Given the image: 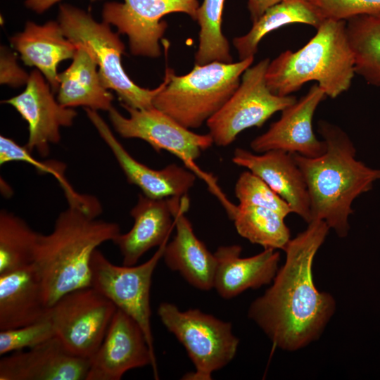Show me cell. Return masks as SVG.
<instances>
[{
    "mask_svg": "<svg viewBox=\"0 0 380 380\" xmlns=\"http://www.w3.org/2000/svg\"><path fill=\"white\" fill-rule=\"evenodd\" d=\"M225 0H203L197 13L200 27L198 46L194 56L195 65L213 61L233 62L227 39L222 31Z\"/></svg>",
    "mask_w": 380,
    "mask_h": 380,
    "instance_id": "f1b7e54d",
    "label": "cell"
},
{
    "mask_svg": "<svg viewBox=\"0 0 380 380\" xmlns=\"http://www.w3.org/2000/svg\"><path fill=\"white\" fill-rule=\"evenodd\" d=\"M56 336L48 314L44 319L31 324L0 331V355L29 349Z\"/></svg>",
    "mask_w": 380,
    "mask_h": 380,
    "instance_id": "4dcf8cb0",
    "label": "cell"
},
{
    "mask_svg": "<svg viewBox=\"0 0 380 380\" xmlns=\"http://www.w3.org/2000/svg\"><path fill=\"white\" fill-rule=\"evenodd\" d=\"M9 40L23 63L37 68L53 92L58 91V65L63 61L72 59L77 50V46L64 36L58 21L50 20L43 25L27 21L23 31Z\"/></svg>",
    "mask_w": 380,
    "mask_h": 380,
    "instance_id": "44dd1931",
    "label": "cell"
},
{
    "mask_svg": "<svg viewBox=\"0 0 380 380\" xmlns=\"http://www.w3.org/2000/svg\"><path fill=\"white\" fill-rule=\"evenodd\" d=\"M70 65L58 74L57 101L64 107L108 111L113 95L103 84L91 51L78 44Z\"/></svg>",
    "mask_w": 380,
    "mask_h": 380,
    "instance_id": "cb8c5ba5",
    "label": "cell"
},
{
    "mask_svg": "<svg viewBox=\"0 0 380 380\" xmlns=\"http://www.w3.org/2000/svg\"><path fill=\"white\" fill-rule=\"evenodd\" d=\"M62 0H25V5L27 8L38 14L43 13L56 4ZM92 2L101 0H90Z\"/></svg>",
    "mask_w": 380,
    "mask_h": 380,
    "instance_id": "d590c367",
    "label": "cell"
},
{
    "mask_svg": "<svg viewBox=\"0 0 380 380\" xmlns=\"http://www.w3.org/2000/svg\"><path fill=\"white\" fill-rule=\"evenodd\" d=\"M39 233L20 217L0 212V274L31 265Z\"/></svg>",
    "mask_w": 380,
    "mask_h": 380,
    "instance_id": "83f0119b",
    "label": "cell"
},
{
    "mask_svg": "<svg viewBox=\"0 0 380 380\" xmlns=\"http://www.w3.org/2000/svg\"><path fill=\"white\" fill-rule=\"evenodd\" d=\"M317 131L326 144L324 153L315 158L293 156L308 186L312 220H323L343 238L349 232L353 202L380 179V169L356 159L352 141L337 125L319 120Z\"/></svg>",
    "mask_w": 380,
    "mask_h": 380,
    "instance_id": "3957f363",
    "label": "cell"
},
{
    "mask_svg": "<svg viewBox=\"0 0 380 380\" xmlns=\"http://www.w3.org/2000/svg\"><path fill=\"white\" fill-rule=\"evenodd\" d=\"M346 25L344 20L325 18L305 46L296 51H285L270 61L265 74L270 91L289 96L315 81L331 99L346 91L355 72Z\"/></svg>",
    "mask_w": 380,
    "mask_h": 380,
    "instance_id": "277c9868",
    "label": "cell"
},
{
    "mask_svg": "<svg viewBox=\"0 0 380 380\" xmlns=\"http://www.w3.org/2000/svg\"><path fill=\"white\" fill-rule=\"evenodd\" d=\"M48 310L34 263L0 274V331L37 322Z\"/></svg>",
    "mask_w": 380,
    "mask_h": 380,
    "instance_id": "603a6c76",
    "label": "cell"
},
{
    "mask_svg": "<svg viewBox=\"0 0 380 380\" xmlns=\"http://www.w3.org/2000/svg\"><path fill=\"white\" fill-rule=\"evenodd\" d=\"M270 61L265 58L247 68L231 97L206 122L217 146L230 145L243 130L262 127L274 113L297 101L294 96H278L268 88L265 74Z\"/></svg>",
    "mask_w": 380,
    "mask_h": 380,
    "instance_id": "ba28073f",
    "label": "cell"
},
{
    "mask_svg": "<svg viewBox=\"0 0 380 380\" xmlns=\"http://www.w3.org/2000/svg\"><path fill=\"white\" fill-rule=\"evenodd\" d=\"M151 366L158 379L156 356L137 322L117 309L106 336L90 358L86 380H120L129 370Z\"/></svg>",
    "mask_w": 380,
    "mask_h": 380,
    "instance_id": "4fadbf2b",
    "label": "cell"
},
{
    "mask_svg": "<svg viewBox=\"0 0 380 380\" xmlns=\"http://www.w3.org/2000/svg\"><path fill=\"white\" fill-rule=\"evenodd\" d=\"M158 316L166 329L185 348L195 372L184 379L211 380L212 374L235 357L239 340L230 322L222 321L198 309L181 311L175 305L161 303Z\"/></svg>",
    "mask_w": 380,
    "mask_h": 380,
    "instance_id": "52a82bcc",
    "label": "cell"
},
{
    "mask_svg": "<svg viewBox=\"0 0 380 380\" xmlns=\"http://www.w3.org/2000/svg\"><path fill=\"white\" fill-rule=\"evenodd\" d=\"M167 243V241L149 260L139 265H114L97 249L91 260V286L137 322L155 356L150 290L152 275Z\"/></svg>",
    "mask_w": 380,
    "mask_h": 380,
    "instance_id": "30bf717a",
    "label": "cell"
},
{
    "mask_svg": "<svg viewBox=\"0 0 380 380\" xmlns=\"http://www.w3.org/2000/svg\"><path fill=\"white\" fill-rule=\"evenodd\" d=\"M239 245L222 246L214 253L217 266L213 288L224 299H231L249 289L270 284L278 270L279 253L265 248L248 258L241 257Z\"/></svg>",
    "mask_w": 380,
    "mask_h": 380,
    "instance_id": "ffe728a7",
    "label": "cell"
},
{
    "mask_svg": "<svg viewBox=\"0 0 380 380\" xmlns=\"http://www.w3.org/2000/svg\"><path fill=\"white\" fill-rule=\"evenodd\" d=\"M283 0H248V9L252 23L258 20L272 6Z\"/></svg>",
    "mask_w": 380,
    "mask_h": 380,
    "instance_id": "e575fe53",
    "label": "cell"
},
{
    "mask_svg": "<svg viewBox=\"0 0 380 380\" xmlns=\"http://www.w3.org/2000/svg\"><path fill=\"white\" fill-rule=\"evenodd\" d=\"M198 0H123L109 1L102 9L103 21L126 34L134 56L157 58L160 56V42L167 24L162 18L172 13L188 15L197 20Z\"/></svg>",
    "mask_w": 380,
    "mask_h": 380,
    "instance_id": "8fae6325",
    "label": "cell"
},
{
    "mask_svg": "<svg viewBox=\"0 0 380 380\" xmlns=\"http://www.w3.org/2000/svg\"><path fill=\"white\" fill-rule=\"evenodd\" d=\"M53 92L37 69L30 75L25 90L2 101L13 106L28 124V140L25 146L42 157L50 152V145L61 140V128L70 127L77 116L72 108L64 107L53 97Z\"/></svg>",
    "mask_w": 380,
    "mask_h": 380,
    "instance_id": "5bb4252c",
    "label": "cell"
},
{
    "mask_svg": "<svg viewBox=\"0 0 380 380\" xmlns=\"http://www.w3.org/2000/svg\"><path fill=\"white\" fill-rule=\"evenodd\" d=\"M122 107L129 113V117L122 115L113 107L108 110L111 124L120 136L145 141L156 152L167 151L197 173L194 161L214 144L209 134L194 133L155 107Z\"/></svg>",
    "mask_w": 380,
    "mask_h": 380,
    "instance_id": "7c38bea8",
    "label": "cell"
},
{
    "mask_svg": "<svg viewBox=\"0 0 380 380\" xmlns=\"http://www.w3.org/2000/svg\"><path fill=\"white\" fill-rule=\"evenodd\" d=\"M171 199L176 234L166 244L163 258L169 269L178 272L191 286L203 291L210 290L214 286L217 266L215 255L198 239L185 216L189 208L188 196Z\"/></svg>",
    "mask_w": 380,
    "mask_h": 380,
    "instance_id": "d6986e66",
    "label": "cell"
},
{
    "mask_svg": "<svg viewBox=\"0 0 380 380\" xmlns=\"http://www.w3.org/2000/svg\"><path fill=\"white\" fill-rule=\"evenodd\" d=\"M90 360L70 353L57 336L0 360V380H86Z\"/></svg>",
    "mask_w": 380,
    "mask_h": 380,
    "instance_id": "e0dca14e",
    "label": "cell"
},
{
    "mask_svg": "<svg viewBox=\"0 0 380 380\" xmlns=\"http://www.w3.org/2000/svg\"><path fill=\"white\" fill-rule=\"evenodd\" d=\"M234 194L239 205L270 209L284 217L292 213L289 204L281 197L249 170L239 175L235 184Z\"/></svg>",
    "mask_w": 380,
    "mask_h": 380,
    "instance_id": "f546056e",
    "label": "cell"
},
{
    "mask_svg": "<svg viewBox=\"0 0 380 380\" xmlns=\"http://www.w3.org/2000/svg\"><path fill=\"white\" fill-rule=\"evenodd\" d=\"M254 57L230 63L213 61L195 65L177 75L167 68L165 84L153 99V106L187 129H197L213 116L239 87Z\"/></svg>",
    "mask_w": 380,
    "mask_h": 380,
    "instance_id": "5b68a950",
    "label": "cell"
},
{
    "mask_svg": "<svg viewBox=\"0 0 380 380\" xmlns=\"http://www.w3.org/2000/svg\"><path fill=\"white\" fill-rule=\"evenodd\" d=\"M346 21L355 74L368 84L380 87V11L354 15Z\"/></svg>",
    "mask_w": 380,
    "mask_h": 380,
    "instance_id": "484cf974",
    "label": "cell"
},
{
    "mask_svg": "<svg viewBox=\"0 0 380 380\" xmlns=\"http://www.w3.org/2000/svg\"><path fill=\"white\" fill-rule=\"evenodd\" d=\"M59 213L53 231L39 234L34 258L46 304L91 286V260L101 244L120 233L115 222L97 220L102 208L96 198L80 195Z\"/></svg>",
    "mask_w": 380,
    "mask_h": 380,
    "instance_id": "7a4b0ae2",
    "label": "cell"
},
{
    "mask_svg": "<svg viewBox=\"0 0 380 380\" xmlns=\"http://www.w3.org/2000/svg\"><path fill=\"white\" fill-rule=\"evenodd\" d=\"M329 229L323 220H312L290 239L272 286L249 307L248 317L282 350H297L316 341L335 311V300L317 289L312 270Z\"/></svg>",
    "mask_w": 380,
    "mask_h": 380,
    "instance_id": "6da1fadb",
    "label": "cell"
},
{
    "mask_svg": "<svg viewBox=\"0 0 380 380\" xmlns=\"http://www.w3.org/2000/svg\"><path fill=\"white\" fill-rule=\"evenodd\" d=\"M325 96L317 83L313 84L305 96L283 109L280 118L265 132L252 140L251 149L257 153L281 150L308 158L323 154L326 144L315 134L312 118Z\"/></svg>",
    "mask_w": 380,
    "mask_h": 380,
    "instance_id": "9a60e30c",
    "label": "cell"
},
{
    "mask_svg": "<svg viewBox=\"0 0 380 380\" xmlns=\"http://www.w3.org/2000/svg\"><path fill=\"white\" fill-rule=\"evenodd\" d=\"M10 162H25L42 173L52 175L60 183L65 196L75 192L65 177L64 164L57 161H39L31 156V152L25 146H22L11 138L1 135L0 164Z\"/></svg>",
    "mask_w": 380,
    "mask_h": 380,
    "instance_id": "1f68e13d",
    "label": "cell"
},
{
    "mask_svg": "<svg viewBox=\"0 0 380 380\" xmlns=\"http://www.w3.org/2000/svg\"><path fill=\"white\" fill-rule=\"evenodd\" d=\"M319 8L310 0H283L268 8L244 35L233 39L239 60L254 57L258 45L268 33L292 23L317 28L324 21Z\"/></svg>",
    "mask_w": 380,
    "mask_h": 380,
    "instance_id": "d4e9b609",
    "label": "cell"
},
{
    "mask_svg": "<svg viewBox=\"0 0 380 380\" xmlns=\"http://www.w3.org/2000/svg\"><path fill=\"white\" fill-rule=\"evenodd\" d=\"M85 111L129 184L137 186L144 196L153 199L187 196L196 179L194 172L174 163L160 170L143 164L123 147L97 111L89 108H85Z\"/></svg>",
    "mask_w": 380,
    "mask_h": 380,
    "instance_id": "2e32d148",
    "label": "cell"
},
{
    "mask_svg": "<svg viewBox=\"0 0 380 380\" xmlns=\"http://www.w3.org/2000/svg\"><path fill=\"white\" fill-rule=\"evenodd\" d=\"M57 21L66 38L91 51L103 84L115 91L122 106L136 109L154 107L153 99L164 87L165 80L153 89L135 84L122 67L125 45L109 24L98 23L89 12L69 4L60 5Z\"/></svg>",
    "mask_w": 380,
    "mask_h": 380,
    "instance_id": "8992f818",
    "label": "cell"
},
{
    "mask_svg": "<svg viewBox=\"0 0 380 380\" xmlns=\"http://www.w3.org/2000/svg\"><path fill=\"white\" fill-rule=\"evenodd\" d=\"M325 18L346 20L362 13L380 11V0H310Z\"/></svg>",
    "mask_w": 380,
    "mask_h": 380,
    "instance_id": "d6a6232c",
    "label": "cell"
},
{
    "mask_svg": "<svg viewBox=\"0 0 380 380\" xmlns=\"http://www.w3.org/2000/svg\"><path fill=\"white\" fill-rule=\"evenodd\" d=\"M229 216L240 236L265 248L284 250L291 239L285 217L270 209L239 204Z\"/></svg>",
    "mask_w": 380,
    "mask_h": 380,
    "instance_id": "4316f807",
    "label": "cell"
},
{
    "mask_svg": "<svg viewBox=\"0 0 380 380\" xmlns=\"http://www.w3.org/2000/svg\"><path fill=\"white\" fill-rule=\"evenodd\" d=\"M117 307L91 286L70 291L49 307L56 336L72 354L89 359L101 346Z\"/></svg>",
    "mask_w": 380,
    "mask_h": 380,
    "instance_id": "9c48e42d",
    "label": "cell"
},
{
    "mask_svg": "<svg viewBox=\"0 0 380 380\" xmlns=\"http://www.w3.org/2000/svg\"><path fill=\"white\" fill-rule=\"evenodd\" d=\"M130 215L134 219L132 229L120 233L113 241L127 266L135 265L148 250L167 241L174 224L172 199H153L139 194Z\"/></svg>",
    "mask_w": 380,
    "mask_h": 380,
    "instance_id": "7402d4cb",
    "label": "cell"
},
{
    "mask_svg": "<svg viewBox=\"0 0 380 380\" xmlns=\"http://www.w3.org/2000/svg\"><path fill=\"white\" fill-rule=\"evenodd\" d=\"M232 160L235 165L247 168L262 179L289 204L292 213L307 223L312 220L308 186L293 153L270 150L257 155L237 148Z\"/></svg>",
    "mask_w": 380,
    "mask_h": 380,
    "instance_id": "ac0fdd59",
    "label": "cell"
},
{
    "mask_svg": "<svg viewBox=\"0 0 380 380\" xmlns=\"http://www.w3.org/2000/svg\"><path fill=\"white\" fill-rule=\"evenodd\" d=\"M1 84L18 87L26 84L30 75H27L17 63L15 54L5 47L1 48L0 60Z\"/></svg>",
    "mask_w": 380,
    "mask_h": 380,
    "instance_id": "836d02e7",
    "label": "cell"
}]
</instances>
